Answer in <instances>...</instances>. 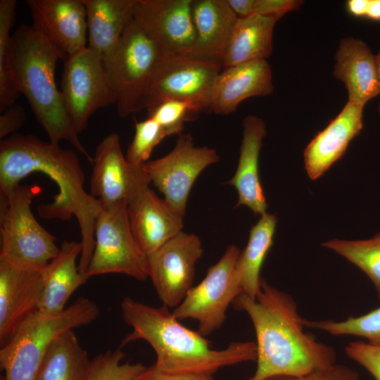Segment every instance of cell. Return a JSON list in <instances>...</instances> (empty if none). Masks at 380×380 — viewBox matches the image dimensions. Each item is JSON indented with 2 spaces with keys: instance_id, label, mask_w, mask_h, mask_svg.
Segmentation results:
<instances>
[{
  "instance_id": "1",
  "label": "cell",
  "mask_w": 380,
  "mask_h": 380,
  "mask_svg": "<svg viewBox=\"0 0 380 380\" xmlns=\"http://www.w3.org/2000/svg\"><path fill=\"white\" fill-rule=\"evenodd\" d=\"M33 172L49 176L58 188L53 202L39 206V215L62 220L75 216L78 222L82 245L78 267L85 278L95 246L96 220L102 204L85 191L84 173L73 151L29 134H13L1 140L0 192L6 193Z\"/></svg>"
},
{
  "instance_id": "2",
  "label": "cell",
  "mask_w": 380,
  "mask_h": 380,
  "mask_svg": "<svg viewBox=\"0 0 380 380\" xmlns=\"http://www.w3.org/2000/svg\"><path fill=\"white\" fill-rule=\"evenodd\" d=\"M232 304L248 315L256 336L257 367L248 380L301 376L336 364L334 349L304 331L293 298L263 278L254 298L242 293Z\"/></svg>"
},
{
  "instance_id": "3",
  "label": "cell",
  "mask_w": 380,
  "mask_h": 380,
  "mask_svg": "<svg viewBox=\"0 0 380 380\" xmlns=\"http://www.w3.org/2000/svg\"><path fill=\"white\" fill-rule=\"evenodd\" d=\"M120 310L132 329L122 346L146 341L156 355L154 367L163 372L213 375L223 367L256 360L255 342H231L223 349H214L205 336L182 324L164 305L153 307L126 297Z\"/></svg>"
},
{
  "instance_id": "4",
  "label": "cell",
  "mask_w": 380,
  "mask_h": 380,
  "mask_svg": "<svg viewBox=\"0 0 380 380\" xmlns=\"http://www.w3.org/2000/svg\"><path fill=\"white\" fill-rule=\"evenodd\" d=\"M10 54L15 80L51 143L67 141L87 160L93 158L80 141L58 90L55 71L63 60L58 49L33 25L23 24L11 35Z\"/></svg>"
},
{
  "instance_id": "5",
  "label": "cell",
  "mask_w": 380,
  "mask_h": 380,
  "mask_svg": "<svg viewBox=\"0 0 380 380\" xmlns=\"http://www.w3.org/2000/svg\"><path fill=\"white\" fill-rule=\"evenodd\" d=\"M99 315L96 303L80 297L58 313L38 311L30 316L9 342L1 347L4 380H35L51 342L67 330L91 324Z\"/></svg>"
},
{
  "instance_id": "6",
  "label": "cell",
  "mask_w": 380,
  "mask_h": 380,
  "mask_svg": "<svg viewBox=\"0 0 380 380\" xmlns=\"http://www.w3.org/2000/svg\"><path fill=\"white\" fill-rule=\"evenodd\" d=\"M37 186L20 184L1 193L0 260L14 265L44 270L58 253L56 237L35 219L31 203Z\"/></svg>"
},
{
  "instance_id": "7",
  "label": "cell",
  "mask_w": 380,
  "mask_h": 380,
  "mask_svg": "<svg viewBox=\"0 0 380 380\" xmlns=\"http://www.w3.org/2000/svg\"><path fill=\"white\" fill-rule=\"evenodd\" d=\"M163 54L156 42L134 20L113 50L103 57L120 117L145 110L152 78Z\"/></svg>"
},
{
  "instance_id": "8",
  "label": "cell",
  "mask_w": 380,
  "mask_h": 380,
  "mask_svg": "<svg viewBox=\"0 0 380 380\" xmlns=\"http://www.w3.org/2000/svg\"><path fill=\"white\" fill-rule=\"evenodd\" d=\"M95 246L85 279L123 274L139 281L148 277V258L139 246L129 221L126 202L102 208L95 224Z\"/></svg>"
},
{
  "instance_id": "9",
  "label": "cell",
  "mask_w": 380,
  "mask_h": 380,
  "mask_svg": "<svg viewBox=\"0 0 380 380\" xmlns=\"http://www.w3.org/2000/svg\"><path fill=\"white\" fill-rule=\"evenodd\" d=\"M240 251L227 246L220 259L211 266L203 279L188 291L182 303L172 310L179 319L198 322V331L206 336L218 330L226 320L230 304L242 293L235 266Z\"/></svg>"
},
{
  "instance_id": "10",
  "label": "cell",
  "mask_w": 380,
  "mask_h": 380,
  "mask_svg": "<svg viewBox=\"0 0 380 380\" xmlns=\"http://www.w3.org/2000/svg\"><path fill=\"white\" fill-rule=\"evenodd\" d=\"M61 93L78 134L97 110L116 104L103 58L89 47L64 61Z\"/></svg>"
},
{
  "instance_id": "11",
  "label": "cell",
  "mask_w": 380,
  "mask_h": 380,
  "mask_svg": "<svg viewBox=\"0 0 380 380\" xmlns=\"http://www.w3.org/2000/svg\"><path fill=\"white\" fill-rule=\"evenodd\" d=\"M220 65L184 55L163 53L155 70L145 110L167 100L190 102L201 112L210 111L215 82Z\"/></svg>"
},
{
  "instance_id": "12",
  "label": "cell",
  "mask_w": 380,
  "mask_h": 380,
  "mask_svg": "<svg viewBox=\"0 0 380 380\" xmlns=\"http://www.w3.org/2000/svg\"><path fill=\"white\" fill-rule=\"evenodd\" d=\"M219 159L215 149L196 146L190 134H181L170 152L146 162L143 170L164 199L184 217L194 183L207 167Z\"/></svg>"
},
{
  "instance_id": "13",
  "label": "cell",
  "mask_w": 380,
  "mask_h": 380,
  "mask_svg": "<svg viewBox=\"0 0 380 380\" xmlns=\"http://www.w3.org/2000/svg\"><path fill=\"white\" fill-rule=\"evenodd\" d=\"M133 177L125 199L132 232L146 255L182 231L184 217L150 189L143 165H132Z\"/></svg>"
},
{
  "instance_id": "14",
  "label": "cell",
  "mask_w": 380,
  "mask_h": 380,
  "mask_svg": "<svg viewBox=\"0 0 380 380\" xmlns=\"http://www.w3.org/2000/svg\"><path fill=\"white\" fill-rule=\"evenodd\" d=\"M203 253L199 237L181 231L147 255L148 277L163 305L175 309L182 303Z\"/></svg>"
},
{
  "instance_id": "15",
  "label": "cell",
  "mask_w": 380,
  "mask_h": 380,
  "mask_svg": "<svg viewBox=\"0 0 380 380\" xmlns=\"http://www.w3.org/2000/svg\"><path fill=\"white\" fill-rule=\"evenodd\" d=\"M193 0H137L134 21L163 53L182 54L193 44L196 32Z\"/></svg>"
},
{
  "instance_id": "16",
  "label": "cell",
  "mask_w": 380,
  "mask_h": 380,
  "mask_svg": "<svg viewBox=\"0 0 380 380\" xmlns=\"http://www.w3.org/2000/svg\"><path fill=\"white\" fill-rule=\"evenodd\" d=\"M44 270L24 268L0 260L1 347L9 342L27 319L39 310Z\"/></svg>"
},
{
  "instance_id": "17",
  "label": "cell",
  "mask_w": 380,
  "mask_h": 380,
  "mask_svg": "<svg viewBox=\"0 0 380 380\" xmlns=\"http://www.w3.org/2000/svg\"><path fill=\"white\" fill-rule=\"evenodd\" d=\"M26 4L32 25L58 49L63 61L88 47L82 0H27Z\"/></svg>"
},
{
  "instance_id": "18",
  "label": "cell",
  "mask_w": 380,
  "mask_h": 380,
  "mask_svg": "<svg viewBox=\"0 0 380 380\" xmlns=\"http://www.w3.org/2000/svg\"><path fill=\"white\" fill-rule=\"evenodd\" d=\"M192 17L195 39L182 55L222 66L237 15L227 0H193Z\"/></svg>"
},
{
  "instance_id": "19",
  "label": "cell",
  "mask_w": 380,
  "mask_h": 380,
  "mask_svg": "<svg viewBox=\"0 0 380 380\" xmlns=\"http://www.w3.org/2000/svg\"><path fill=\"white\" fill-rule=\"evenodd\" d=\"M274 89L272 70L267 60L222 68L214 84L210 112L230 114L243 101L270 95Z\"/></svg>"
},
{
  "instance_id": "20",
  "label": "cell",
  "mask_w": 380,
  "mask_h": 380,
  "mask_svg": "<svg viewBox=\"0 0 380 380\" xmlns=\"http://www.w3.org/2000/svg\"><path fill=\"white\" fill-rule=\"evenodd\" d=\"M363 106L347 101L341 112L310 141L303 153L308 177H321L346 152L363 127Z\"/></svg>"
},
{
  "instance_id": "21",
  "label": "cell",
  "mask_w": 380,
  "mask_h": 380,
  "mask_svg": "<svg viewBox=\"0 0 380 380\" xmlns=\"http://www.w3.org/2000/svg\"><path fill=\"white\" fill-rule=\"evenodd\" d=\"M335 61L333 74L345 84L348 101L364 107L380 94L376 57L366 43L353 37L343 38Z\"/></svg>"
},
{
  "instance_id": "22",
  "label": "cell",
  "mask_w": 380,
  "mask_h": 380,
  "mask_svg": "<svg viewBox=\"0 0 380 380\" xmlns=\"http://www.w3.org/2000/svg\"><path fill=\"white\" fill-rule=\"evenodd\" d=\"M243 137L237 169L228 184L236 188L239 199L236 207L246 205L255 214L266 213L267 204L259 177V155L267 134L264 120L248 115L242 121Z\"/></svg>"
},
{
  "instance_id": "23",
  "label": "cell",
  "mask_w": 380,
  "mask_h": 380,
  "mask_svg": "<svg viewBox=\"0 0 380 380\" xmlns=\"http://www.w3.org/2000/svg\"><path fill=\"white\" fill-rule=\"evenodd\" d=\"M92 164L90 194L101 201L102 208L125 201L132 184L133 166L127 161L116 133L107 135L99 144Z\"/></svg>"
},
{
  "instance_id": "24",
  "label": "cell",
  "mask_w": 380,
  "mask_h": 380,
  "mask_svg": "<svg viewBox=\"0 0 380 380\" xmlns=\"http://www.w3.org/2000/svg\"><path fill=\"white\" fill-rule=\"evenodd\" d=\"M87 10L88 47L102 58L116 46L132 23L137 0H82Z\"/></svg>"
},
{
  "instance_id": "25",
  "label": "cell",
  "mask_w": 380,
  "mask_h": 380,
  "mask_svg": "<svg viewBox=\"0 0 380 380\" xmlns=\"http://www.w3.org/2000/svg\"><path fill=\"white\" fill-rule=\"evenodd\" d=\"M82 253L80 242L64 241L58 255L44 270V287L39 310L46 314L63 311L69 298L85 281L77 259Z\"/></svg>"
},
{
  "instance_id": "26",
  "label": "cell",
  "mask_w": 380,
  "mask_h": 380,
  "mask_svg": "<svg viewBox=\"0 0 380 380\" xmlns=\"http://www.w3.org/2000/svg\"><path fill=\"white\" fill-rule=\"evenodd\" d=\"M278 20L260 15L238 18L222 61V68L267 60L272 51L274 28Z\"/></svg>"
},
{
  "instance_id": "27",
  "label": "cell",
  "mask_w": 380,
  "mask_h": 380,
  "mask_svg": "<svg viewBox=\"0 0 380 380\" xmlns=\"http://www.w3.org/2000/svg\"><path fill=\"white\" fill-rule=\"evenodd\" d=\"M91 361L74 329L67 330L49 344L35 380H86Z\"/></svg>"
},
{
  "instance_id": "28",
  "label": "cell",
  "mask_w": 380,
  "mask_h": 380,
  "mask_svg": "<svg viewBox=\"0 0 380 380\" xmlns=\"http://www.w3.org/2000/svg\"><path fill=\"white\" fill-rule=\"evenodd\" d=\"M276 225L274 215L265 213L260 215L251 227L248 243L240 252L236 263V277L242 293L253 298L260 290V270L272 245Z\"/></svg>"
},
{
  "instance_id": "29",
  "label": "cell",
  "mask_w": 380,
  "mask_h": 380,
  "mask_svg": "<svg viewBox=\"0 0 380 380\" xmlns=\"http://www.w3.org/2000/svg\"><path fill=\"white\" fill-rule=\"evenodd\" d=\"M16 1H0V111L15 103L20 94L18 88L10 54V34L15 20Z\"/></svg>"
},
{
  "instance_id": "30",
  "label": "cell",
  "mask_w": 380,
  "mask_h": 380,
  "mask_svg": "<svg viewBox=\"0 0 380 380\" xmlns=\"http://www.w3.org/2000/svg\"><path fill=\"white\" fill-rule=\"evenodd\" d=\"M363 271L373 282L380 299V232L367 240L333 239L322 244Z\"/></svg>"
},
{
  "instance_id": "31",
  "label": "cell",
  "mask_w": 380,
  "mask_h": 380,
  "mask_svg": "<svg viewBox=\"0 0 380 380\" xmlns=\"http://www.w3.org/2000/svg\"><path fill=\"white\" fill-rule=\"evenodd\" d=\"M305 327L324 331L334 336L353 335L366 338L367 343L380 346V307L368 313L341 321L303 319Z\"/></svg>"
},
{
  "instance_id": "32",
  "label": "cell",
  "mask_w": 380,
  "mask_h": 380,
  "mask_svg": "<svg viewBox=\"0 0 380 380\" xmlns=\"http://www.w3.org/2000/svg\"><path fill=\"white\" fill-rule=\"evenodd\" d=\"M125 357L121 347L96 355L86 380H133L146 367L139 362H123Z\"/></svg>"
},
{
  "instance_id": "33",
  "label": "cell",
  "mask_w": 380,
  "mask_h": 380,
  "mask_svg": "<svg viewBox=\"0 0 380 380\" xmlns=\"http://www.w3.org/2000/svg\"><path fill=\"white\" fill-rule=\"evenodd\" d=\"M166 137V131L151 118L136 122L135 134L125 156L127 161L132 165H143Z\"/></svg>"
},
{
  "instance_id": "34",
  "label": "cell",
  "mask_w": 380,
  "mask_h": 380,
  "mask_svg": "<svg viewBox=\"0 0 380 380\" xmlns=\"http://www.w3.org/2000/svg\"><path fill=\"white\" fill-rule=\"evenodd\" d=\"M147 111L148 117L156 121L168 136L181 134L184 124L194 120L201 113L193 103L181 100H167Z\"/></svg>"
},
{
  "instance_id": "35",
  "label": "cell",
  "mask_w": 380,
  "mask_h": 380,
  "mask_svg": "<svg viewBox=\"0 0 380 380\" xmlns=\"http://www.w3.org/2000/svg\"><path fill=\"white\" fill-rule=\"evenodd\" d=\"M345 351L348 357L365 368L375 380H380V346L352 341L346 346Z\"/></svg>"
},
{
  "instance_id": "36",
  "label": "cell",
  "mask_w": 380,
  "mask_h": 380,
  "mask_svg": "<svg viewBox=\"0 0 380 380\" xmlns=\"http://www.w3.org/2000/svg\"><path fill=\"white\" fill-rule=\"evenodd\" d=\"M265 380H360L358 374L353 369L335 364L328 368L301 376H277Z\"/></svg>"
},
{
  "instance_id": "37",
  "label": "cell",
  "mask_w": 380,
  "mask_h": 380,
  "mask_svg": "<svg viewBox=\"0 0 380 380\" xmlns=\"http://www.w3.org/2000/svg\"><path fill=\"white\" fill-rule=\"evenodd\" d=\"M303 3L300 0H253L251 15L279 20L286 13L298 9Z\"/></svg>"
},
{
  "instance_id": "38",
  "label": "cell",
  "mask_w": 380,
  "mask_h": 380,
  "mask_svg": "<svg viewBox=\"0 0 380 380\" xmlns=\"http://www.w3.org/2000/svg\"><path fill=\"white\" fill-rule=\"evenodd\" d=\"M26 113L20 104H13L0 115V139L13 134L25 122Z\"/></svg>"
},
{
  "instance_id": "39",
  "label": "cell",
  "mask_w": 380,
  "mask_h": 380,
  "mask_svg": "<svg viewBox=\"0 0 380 380\" xmlns=\"http://www.w3.org/2000/svg\"><path fill=\"white\" fill-rule=\"evenodd\" d=\"M133 380H215L210 374H171L163 372L154 365L142 370Z\"/></svg>"
},
{
  "instance_id": "40",
  "label": "cell",
  "mask_w": 380,
  "mask_h": 380,
  "mask_svg": "<svg viewBox=\"0 0 380 380\" xmlns=\"http://www.w3.org/2000/svg\"><path fill=\"white\" fill-rule=\"evenodd\" d=\"M238 18H246L252 14L253 0H227Z\"/></svg>"
},
{
  "instance_id": "41",
  "label": "cell",
  "mask_w": 380,
  "mask_h": 380,
  "mask_svg": "<svg viewBox=\"0 0 380 380\" xmlns=\"http://www.w3.org/2000/svg\"><path fill=\"white\" fill-rule=\"evenodd\" d=\"M368 0H349L346 2L348 13L357 18H365Z\"/></svg>"
},
{
  "instance_id": "42",
  "label": "cell",
  "mask_w": 380,
  "mask_h": 380,
  "mask_svg": "<svg viewBox=\"0 0 380 380\" xmlns=\"http://www.w3.org/2000/svg\"><path fill=\"white\" fill-rule=\"evenodd\" d=\"M365 18L374 21H380V0H368Z\"/></svg>"
},
{
  "instance_id": "43",
  "label": "cell",
  "mask_w": 380,
  "mask_h": 380,
  "mask_svg": "<svg viewBox=\"0 0 380 380\" xmlns=\"http://www.w3.org/2000/svg\"><path fill=\"white\" fill-rule=\"evenodd\" d=\"M375 57H376V65H377V69H378V72H379V80H380V51L379 52L377 55H375Z\"/></svg>"
},
{
  "instance_id": "44",
  "label": "cell",
  "mask_w": 380,
  "mask_h": 380,
  "mask_svg": "<svg viewBox=\"0 0 380 380\" xmlns=\"http://www.w3.org/2000/svg\"><path fill=\"white\" fill-rule=\"evenodd\" d=\"M378 111L380 113V103H379V107H378Z\"/></svg>"
}]
</instances>
